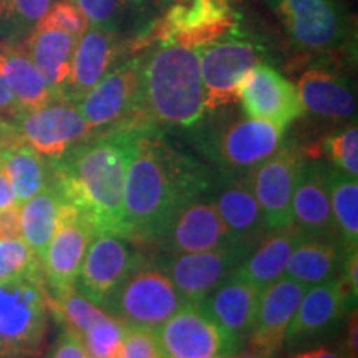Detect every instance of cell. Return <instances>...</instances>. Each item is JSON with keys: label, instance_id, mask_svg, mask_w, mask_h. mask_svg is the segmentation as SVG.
<instances>
[{"label": "cell", "instance_id": "obj_9", "mask_svg": "<svg viewBox=\"0 0 358 358\" xmlns=\"http://www.w3.org/2000/svg\"><path fill=\"white\" fill-rule=\"evenodd\" d=\"M10 128L22 141L52 161L62 158L93 134L77 105L65 100H53L40 108L20 111L12 118Z\"/></svg>", "mask_w": 358, "mask_h": 358}, {"label": "cell", "instance_id": "obj_13", "mask_svg": "<svg viewBox=\"0 0 358 358\" xmlns=\"http://www.w3.org/2000/svg\"><path fill=\"white\" fill-rule=\"evenodd\" d=\"M234 29V12L229 0H194L174 3L156 22L151 37L161 43H178L198 48L224 37Z\"/></svg>", "mask_w": 358, "mask_h": 358}, {"label": "cell", "instance_id": "obj_26", "mask_svg": "<svg viewBox=\"0 0 358 358\" xmlns=\"http://www.w3.org/2000/svg\"><path fill=\"white\" fill-rule=\"evenodd\" d=\"M214 206L232 244L254 249L266 234L262 209L245 179H236L224 186Z\"/></svg>", "mask_w": 358, "mask_h": 358}, {"label": "cell", "instance_id": "obj_28", "mask_svg": "<svg viewBox=\"0 0 358 358\" xmlns=\"http://www.w3.org/2000/svg\"><path fill=\"white\" fill-rule=\"evenodd\" d=\"M303 111L330 120H348L357 115V98L345 80L322 69L303 71L297 85Z\"/></svg>", "mask_w": 358, "mask_h": 358}, {"label": "cell", "instance_id": "obj_2", "mask_svg": "<svg viewBox=\"0 0 358 358\" xmlns=\"http://www.w3.org/2000/svg\"><path fill=\"white\" fill-rule=\"evenodd\" d=\"M141 127L83 141L53 161V176L66 203L78 209L96 234L128 239L123 191L133 138Z\"/></svg>", "mask_w": 358, "mask_h": 358}, {"label": "cell", "instance_id": "obj_25", "mask_svg": "<svg viewBox=\"0 0 358 358\" xmlns=\"http://www.w3.org/2000/svg\"><path fill=\"white\" fill-rule=\"evenodd\" d=\"M0 168L7 174L19 206L32 199L52 181L43 156L22 141L7 123L0 131Z\"/></svg>", "mask_w": 358, "mask_h": 358}, {"label": "cell", "instance_id": "obj_23", "mask_svg": "<svg viewBox=\"0 0 358 358\" xmlns=\"http://www.w3.org/2000/svg\"><path fill=\"white\" fill-rule=\"evenodd\" d=\"M352 295L343 277L308 287L290 322L285 338L297 340L303 335L319 334L329 329L347 312Z\"/></svg>", "mask_w": 358, "mask_h": 358}, {"label": "cell", "instance_id": "obj_32", "mask_svg": "<svg viewBox=\"0 0 358 358\" xmlns=\"http://www.w3.org/2000/svg\"><path fill=\"white\" fill-rule=\"evenodd\" d=\"M330 206L338 241L345 254L357 252L358 245V181L357 176L343 171H330L327 174Z\"/></svg>", "mask_w": 358, "mask_h": 358}, {"label": "cell", "instance_id": "obj_15", "mask_svg": "<svg viewBox=\"0 0 358 358\" xmlns=\"http://www.w3.org/2000/svg\"><path fill=\"white\" fill-rule=\"evenodd\" d=\"M141 262V257L123 243V237L96 234L83 257L75 289L101 308L116 287Z\"/></svg>", "mask_w": 358, "mask_h": 358}, {"label": "cell", "instance_id": "obj_30", "mask_svg": "<svg viewBox=\"0 0 358 358\" xmlns=\"http://www.w3.org/2000/svg\"><path fill=\"white\" fill-rule=\"evenodd\" d=\"M0 71L20 111L40 108L53 101L52 92L22 43H0Z\"/></svg>", "mask_w": 358, "mask_h": 358}, {"label": "cell", "instance_id": "obj_21", "mask_svg": "<svg viewBox=\"0 0 358 358\" xmlns=\"http://www.w3.org/2000/svg\"><path fill=\"white\" fill-rule=\"evenodd\" d=\"M290 216L294 226L307 237L329 239L340 244L324 169L303 163L294 189Z\"/></svg>", "mask_w": 358, "mask_h": 358}, {"label": "cell", "instance_id": "obj_24", "mask_svg": "<svg viewBox=\"0 0 358 358\" xmlns=\"http://www.w3.org/2000/svg\"><path fill=\"white\" fill-rule=\"evenodd\" d=\"M115 55V32L88 25L75 45L71 77L65 93V101L77 103L83 95H87L111 69Z\"/></svg>", "mask_w": 358, "mask_h": 358}, {"label": "cell", "instance_id": "obj_41", "mask_svg": "<svg viewBox=\"0 0 358 358\" xmlns=\"http://www.w3.org/2000/svg\"><path fill=\"white\" fill-rule=\"evenodd\" d=\"M48 358H88V355L80 335L73 330L65 329Z\"/></svg>", "mask_w": 358, "mask_h": 358}, {"label": "cell", "instance_id": "obj_17", "mask_svg": "<svg viewBox=\"0 0 358 358\" xmlns=\"http://www.w3.org/2000/svg\"><path fill=\"white\" fill-rule=\"evenodd\" d=\"M307 289L289 277H280L261 290L256 319L249 334L250 350L268 358L279 352Z\"/></svg>", "mask_w": 358, "mask_h": 358}, {"label": "cell", "instance_id": "obj_36", "mask_svg": "<svg viewBox=\"0 0 358 358\" xmlns=\"http://www.w3.org/2000/svg\"><path fill=\"white\" fill-rule=\"evenodd\" d=\"M43 274L42 262L22 237L0 241V282Z\"/></svg>", "mask_w": 358, "mask_h": 358}, {"label": "cell", "instance_id": "obj_19", "mask_svg": "<svg viewBox=\"0 0 358 358\" xmlns=\"http://www.w3.org/2000/svg\"><path fill=\"white\" fill-rule=\"evenodd\" d=\"M261 290L232 274L209 292L198 306L219 327V330L237 348L250 334L256 319Z\"/></svg>", "mask_w": 358, "mask_h": 358}, {"label": "cell", "instance_id": "obj_11", "mask_svg": "<svg viewBox=\"0 0 358 358\" xmlns=\"http://www.w3.org/2000/svg\"><path fill=\"white\" fill-rule=\"evenodd\" d=\"M252 248L229 244L224 248L189 254H169L159 271L169 277L179 294L199 303L221 282L231 277Z\"/></svg>", "mask_w": 358, "mask_h": 358}, {"label": "cell", "instance_id": "obj_18", "mask_svg": "<svg viewBox=\"0 0 358 358\" xmlns=\"http://www.w3.org/2000/svg\"><path fill=\"white\" fill-rule=\"evenodd\" d=\"M158 243L168 254L203 252L232 244L216 206L206 201H192L182 206Z\"/></svg>", "mask_w": 358, "mask_h": 358}, {"label": "cell", "instance_id": "obj_48", "mask_svg": "<svg viewBox=\"0 0 358 358\" xmlns=\"http://www.w3.org/2000/svg\"><path fill=\"white\" fill-rule=\"evenodd\" d=\"M3 124H6V123H3V122H2V118H0V131H2V128H3Z\"/></svg>", "mask_w": 358, "mask_h": 358}, {"label": "cell", "instance_id": "obj_6", "mask_svg": "<svg viewBox=\"0 0 358 358\" xmlns=\"http://www.w3.org/2000/svg\"><path fill=\"white\" fill-rule=\"evenodd\" d=\"M229 34L196 48L206 111L236 101L241 82L266 57V50L256 40Z\"/></svg>", "mask_w": 358, "mask_h": 358}, {"label": "cell", "instance_id": "obj_39", "mask_svg": "<svg viewBox=\"0 0 358 358\" xmlns=\"http://www.w3.org/2000/svg\"><path fill=\"white\" fill-rule=\"evenodd\" d=\"M38 22L40 24L55 27V29L64 30V32H69L77 38L88 27L82 12L78 10V7L71 0H58V2H53Z\"/></svg>", "mask_w": 358, "mask_h": 358}, {"label": "cell", "instance_id": "obj_16", "mask_svg": "<svg viewBox=\"0 0 358 358\" xmlns=\"http://www.w3.org/2000/svg\"><path fill=\"white\" fill-rule=\"evenodd\" d=\"M237 100L243 103L248 118L264 120L284 129L306 113L297 87L266 64H259L245 75Z\"/></svg>", "mask_w": 358, "mask_h": 358}, {"label": "cell", "instance_id": "obj_37", "mask_svg": "<svg viewBox=\"0 0 358 358\" xmlns=\"http://www.w3.org/2000/svg\"><path fill=\"white\" fill-rule=\"evenodd\" d=\"M325 151L340 171L358 176V128L350 124L325 140Z\"/></svg>", "mask_w": 358, "mask_h": 358}, {"label": "cell", "instance_id": "obj_20", "mask_svg": "<svg viewBox=\"0 0 358 358\" xmlns=\"http://www.w3.org/2000/svg\"><path fill=\"white\" fill-rule=\"evenodd\" d=\"M284 128L264 120L244 118L226 127L216 141L217 158L231 169H252L279 150Z\"/></svg>", "mask_w": 358, "mask_h": 358}, {"label": "cell", "instance_id": "obj_38", "mask_svg": "<svg viewBox=\"0 0 358 358\" xmlns=\"http://www.w3.org/2000/svg\"><path fill=\"white\" fill-rule=\"evenodd\" d=\"M90 27L116 32V27L122 19L123 6L127 0H71Z\"/></svg>", "mask_w": 358, "mask_h": 358}, {"label": "cell", "instance_id": "obj_45", "mask_svg": "<svg viewBox=\"0 0 358 358\" xmlns=\"http://www.w3.org/2000/svg\"><path fill=\"white\" fill-rule=\"evenodd\" d=\"M292 358H345V357H343V353L332 350V348L319 347V348H312V350L295 353Z\"/></svg>", "mask_w": 358, "mask_h": 358}, {"label": "cell", "instance_id": "obj_33", "mask_svg": "<svg viewBox=\"0 0 358 358\" xmlns=\"http://www.w3.org/2000/svg\"><path fill=\"white\" fill-rule=\"evenodd\" d=\"M53 0H0V37L25 38Z\"/></svg>", "mask_w": 358, "mask_h": 358}, {"label": "cell", "instance_id": "obj_14", "mask_svg": "<svg viewBox=\"0 0 358 358\" xmlns=\"http://www.w3.org/2000/svg\"><path fill=\"white\" fill-rule=\"evenodd\" d=\"M155 335L163 358H227L234 352L198 303L187 302L155 329Z\"/></svg>", "mask_w": 358, "mask_h": 358}, {"label": "cell", "instance_id": "obj_47", "mask_svg": "<svg viewBox=\"0 0 358 358\" xmlns=\"http://www.w3.org/2000/svg\"><path fill=\"white\" fill-rule=\"evenodd\" d=\"M164 2L171 3V6H174V3H189V2H194V0H164Z\"/></svg>", "mask_w": 358, "mask_h": 358}, {"label": "cell", "instance_id": "obj_27", "mask_svg": "<svg viewBox=\"0 0 358 358\" xmlns=\"http://www.w3.org/2000/svg\"><path fill=\"white\" fill-rule=\"evenodd\" d=\"M303 237L306 234H302L294 224L280 229H271L259 241L257 249L250 250L249 256L241 262L234 275L262 290L266 285L284 277L290 254Z\"/></svg>", "mask_w": 358, "mask_h": 358}, {"label": "cell", "instance_id": "obj_4", "mask_svg": "<svg viewBox=\"0 0 358 358\" xmlns=\"http://www.w3.org/2000/svg\"><path fill=\"white\" fill-rule=\"evenodd\" d=\"M43 274L0 282V358H37L48 332Z\"/></svg>", "mask_w": 358, "mask_h": 358}, {"label": "cell", "instance_id": "obj_12", "mask_svg": "<svg viewBox=\"0 0 358 358\" xmlns=\"http://www.w3.org/2000/svg\"><path fill=\"white\" fill-rule=\"evenodd\" d=\"M302 166L303 161L299 150L280 145L274 155L250 169L245 178L261 206L267 229H280L292 224L290 208Z\"/></svg>", "mask_w": 358, "mask_h": 358}, {"label": "cell", "instance_id": "obj_8", "mask_svg": "<svg viewBox=\"0 0 358 358\" xmlns=\"http://www.w3.org/2000/svg\"><path fill=\"white\" fill-rule=\"evenodd\" d=\"M75 105L93 133L146 127L140 116V60L131 58L110 69Z\"/></svg>", "mask_w": 358, "mask_h": 358}, {"label": "cell", "instance_id": "obj_3", "mask_svg": "<svg viewBox=\"0 0 358 358\" xmlns=\"http://www.w3.org/2000/svg\"><path fill=\"white\" fill-rule=\"evenodd\" d=\"M204 113V92L196 48L161 43L140 60L143 123L192 127Z\"/></svg>", "mask_w": 358, "mask_h": 358}, {"label": "cell", "instance_id": "obj_35", "mask_svg": "<svg viewBox=\"0 0 358 358\" xmlns=\"http://www.w3.org/2000/svg\"><path fill=\"white\" fill-rule=\"evenodd\" d=\"M124 329L122 322L105 312L80 335L88 358H120Z\"/></svg>", "mask_w": 358, "mask_h": 358}, {"label": "cell", "instance_id": "obj_10", "mask_svg": "<svg viewBox=\"0 0 358 358\" xmlns=\"http://www.w3.org/2000/svg\"><path fill=\"white\" fill-rule=\"evenodd\" d=\"M95 236L96 232L87 217L65 201L42 262L48 295H60L75 289L83 257Z\"/></svg>", "mask_w": 358, "mask_h": 358}, {"label": "cell", "instance_id": "obj_40", "mask_svg": "<svg viewBox=\"0 0 358 358\" xmlns=\"http://www.w3.org/2000/svg\"><path fill=\"white\" fill-rule=\"evenodd\" d=\"M120 358H163L155 330L127 327Z\"/></svg>", "mask_w": 358, "mask_h": 358}, {"label": "cell", "instance_id": "obj_5", "mask_svg": "<svg viewBox=\"0 0 358 358\" xmlns=\"http://www.w3.org/2000/svg\"><path fill=\"white\" fill-rule=\"evenodd\" d=\"M186 303V299L163 271L145 267L141 262L116 287L101 310L124 327L155 330Z\"/></svg>", "mask_w": 358, "mask_h": 358}, {"label": "cell", "instance_id": "obj_1", "mask_svg": "<svg viewBox=\"0 0 358 358\" xmlns=\"http://www.w3.org/2000/svg\"><path fill=\"white\" fill-rule=\"evenodd\" d=\"M208 182L192 161L168 148L148 127L133 138L123 191L128 239L158 243L182 206L192 203Z\"/></svg>", "mask_w": 358, "mask_h": 358}, {"label": "cell", "instance_id": "obj_31", "mask_svg": "<svg viewBox=\"0 0 358 358\" xmlns=\"http://www.w3.org/2000/svg\"><path fill=\"white\" fill-rule=\"evenodd\" d=\"M64 203V194L52 179L43 191L20 206L22 239L32 249L40 262H43L47 254Z\"/></svg>", "mask_w": 358, "mask_h": 358}, {"label": "cell", "instance_id": "obj_7", "mask_svg": "<svg viewBox=\"0 0 358 358\" xmlns=\"http://www.w3.org/2000/svg\"><path fill=\"white\" fill-rule=\"evenodd\" d=\"M271 6L290 42L306 53L338 50L350 32L340 0H271Z\"/></svg>", "mask_w": 358, "mask_h": 358}, {"label": "cell", "instance_id": "obj_22", "mask_svg": "<svg viewBox=\"0 0 358 358\" xmlns=\"http://www.w3.org/2000/svg\"><path fill=\"white\" fill-rule=\"evenodd\" d=\"M22 45L52 92L53 100H65L77 37L37 22Z\"/></svg>", "mask_w": 358, "mask_h": 358}, {"label": "cell", "instance_id": "obj_34", "mask_svg": "<svg viewBox=\"0 0 358 358\" xmlns=\"http://www.w3.org/2000/svg\"><path fill=\"white\" fill-rule=\"evenodd\" d=\"M48 310L65 329L82 335L93 322L105 315V310L85 299L77 289L60 295H48Z\"/></svg>", "mask_w": 358, "mask_h": 358}, {"label": "cell", "instance_id": "obj_43", "mask_svg": "<svg viewBox=\"0 0 358 358\" xmlns=\"http://www.w3.org/2000/svg\"><path fill=\"white\" fill-rule=\"evenodd\" d=\"M17 113H20L19 105L13 100L10 90H8L6 80H3L2 71H0V118L7 116V118H13Z\"/></svg>", "mask_w": 358, "mask_h": 358}, {"label": "cell", "instance_id": "obj_29", "mask_svg": "<svg viewBox=\"0 0 358 358\" xmlns=\"http://www.w3.org/2000/svg\"><path fill=\"white\" fill-rule=\"evenodd\" d=\"M345 250L335 241L303 237L290 254L284 277L306 287L325 284L342 277Z\"/></svg>", "mask_w": 358, "mask_h": 358}, {"label": "cell", "instance_id": "obj_46", "mask_svg": "<svg viewBox=\"0 0 358 358\" xmlns=\"http://www.w3.org/2000/svg\"><path fill=\"white\" fill-rule=\"evenodd\" d=\"M227 358H268V357H264V355H259V353H244V355H239V357H227Z\"/></svg>", "mask_w": 358, "mask_h": 358}, {"label": "cell", "instance_id": "obj_44", "mask_svg": "<svg viewBox=\"0 0 358 358\" xmlns=\"http://www.w3.org/2000/svg\"><path fill=\"white\" fill-rule=\"evenodd\" d=\"M17 204L15 192L12 189L10 181H8L7 174L0 168V209H6L8 206Z\"/></svg>", "mask_w": 358, "mask_h": 358}, {"label": "cell", "instance_id": "obj_42", "mask_svg": "<svg viewBox=\"0 0 358 358\" xmlns=\"http://www.w3.org/2000/svg\"><path fill=\"white\" fill-rule=\"evenodd\" d=\"M22 237L20 206L13 204L0 209V241L19 239Z\"/></svg>", "mask_w": 358, "mask_h": 358}]
</instances>
